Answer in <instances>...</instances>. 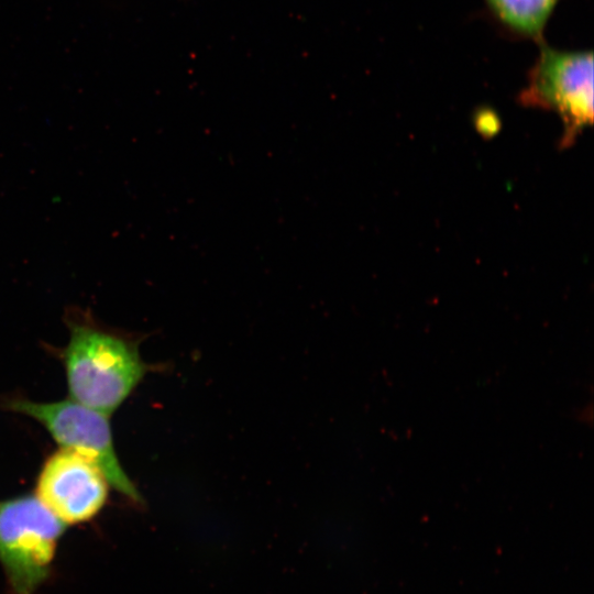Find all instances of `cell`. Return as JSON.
<instances>
[{
    "label": "cell",
    "mask_w": 594,
    "mask_h": 594,
    "mask_svg": "<svg viewBox=\"0 0 594 594\" xmlns=\"http://www.w3.org/2000/svg\"><path fill=\"white\" fill-rule=\"evenodd\" d=\"M64 321L69 330L63 361L70 399L109 415L146 373L139 343L78 306L65 309Z\"/></svg>",
    "instance_id": "6da1fadb"
},
{
    "label": "cell",
    "mask_w": 594,
    "mask_h": 594,
    "mask_svg": "<svg viewBox=\"0 0 594 594\" xmlns=\"http://www.w3.org/2000/svg\"><path fill=\"white\" fill-rule=\"evenodd\" d=\"M64 530L36 495L0 501V562L12 594H33L46 580Z\"/></svg>",
    "instance_id": "7a4b0ae2"
},
{
    "label": "cell",
    "mask_w": 594,
    "mask_h": 594,
    "mask_svg": "<svg viewBox=\"0 0 594 594\" xmlns=\"http://www.w3.org/2000/svg\"><path fill=\"white\" fill-rule=\"evenodd\" d=\"M539 44L538 58L518 100L526 107L557 112L563 123L560 147H569L593 123V54Z\"/></svg>",
    "instance_id": "3957f363"
},
{
    "label": "cell",
    "mask_w": 594,
    "mask_h": 594,
    "mask_svg": "<svg viewBox=\"0 0 594 594\" xmlns=\"http://www.w3.org/2000/svg\"><path fill=\"white\" fill-rule=\"evenodd\" d=\"M6 408L41 422L62 447L92 461L103 472L109 484L134 503L142 497L122 469L113 446L107 414L73 399L36 403L15 398Z\"/></svg>",
    "instance_id": "277c9868"
},
{
    "label": "cell",
    "mask_w": 594,
    "mask_h": 594,
    "mask_svg": "<svg viewBox=\"0 0 594 594\" xmlns=\"http://www.w3.org/2000/svg\"><path fill=\"white\" fill-rule=\"evenodd\" d=\"M109 482L87 458L68 449L53 453L44 463L36 496L65 524L95 517L108 497Z\"/></svg>",
    "instance_id": "5b68a950"
},
{
    "label": "cell",
    "mask_w": 594,
    "mask_h": 594,
    "mask_svg": "<svg viewBox=\"0 0 594 594\" xmlns=\"http://www.w3.org/2000/svg\"><path fill=\"white\" fill-rule=\"evenodd\" d=\"M559 0H485L496 20L515 35L542 41Z\"/></svg>",
    "instance_id": "8992f818"
},
{
    "label": "cell",
    "mask_w": 594,
    "mask_h": 594,
    "mask_svg": "<svg viewBox=\"0 0 594 594\" xmlns=\"http://www.w3.org/2000/svg\"><path fill=\"white\" fill-rule=\"evenodd\" d=\"M498 120L497 117L490 111H481L476 116L475 124L477 130L486 135H492L498 130Z\"/></svg>",
    "instance_id": "52a82bcc"
}]
</instances>
